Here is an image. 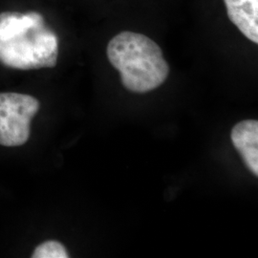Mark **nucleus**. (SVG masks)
<instances>
[{
	"label": "nucleus",
	"instance_id": "f257e3e1",
	"mask_svg": "<svg viewBox=\"0 0 258 258\" xmlns=\"http://www.w3.org/2000/svg\"><path fill=\"white\" fill-rule=\"evenodd\" d=\"M58 38L37 12L0 14V63L18 70L53 68Z\"/></svg>",
	"mask_w": 258,
	"mask_h": 258
},
{
	"label": "nucleus",
	"instance_id": "423d86ee",
	"mask_svg": "<svg viewBox=\"0 0 258 258\" xmlns=\"http://www.w3.org/2000/svg\"><path fill=\"white\" fill-rule=\"evenodd\" d=\"M69 253L64 246L55 240H48L38 245L32 258H68Z\"/></svg>",
	"mask_w": 258,
	"mask_h": 258
},
{
	"label": "nucleus",
	"instance_id": "39448f33",
	"mask_svg": "<svg viewBox=\"0 0 258 258\" xmlns=\"http://www.w3.org/2000/svg\"><path fill=\"white\" fill-rule=\"evenodd\" d=\"M228 17L250 41L258 43V0H224Z\"/></svg>",
	"mask_w": 258,
	"mask_h": 258
},
{
	"label": "nucleus",
	"instance_id": "f03ea898",
	"mask_svg": "<svg viewBox=\"0 0 258 258\" xmlns=\"http://www.w3.org/2000/svg\"><path fill=\"white\" fill-rule=\"evenodd\" d=\"M106 53L111 64L120 72L122 85L131 92L152 91L169 74L161 48L145 35L121 32L109 41Z\"/></svg>",
	"mask_w": 258,
	"mask_h": 258
},
{
	"label": "nucleus",
	"instance_id": "20e7f679",
	"mask_svg": "<svg viewBox=\"0 0 258 258\" xmlns=\"http://www.w3.org/2000/svg\"><path fill=\"white\" fill-rule=\"evenodd\" d=\"M231 142L242 156L246 166L258 176V121L242 120L231 130Z\"/></svg>",
	"mask_w": 258,
	"mask_h": 258
},
{
	"label": "nucleus",
	"instance_id": "7ed1b4c3",
	"mask_svg": "<svg viewBox=\"0 0 258 258\" xmlns=\"http://www.w3.org/2000/svg\"><path fill=\"white\" fill-rule=\"evenodd\" d=\"M39 102L21 93H0V146L17 148L31 135V121L39 110Z\"/></svg>",
	"mask_w": 258,
	"mask_h": 258
}]
</instances>
